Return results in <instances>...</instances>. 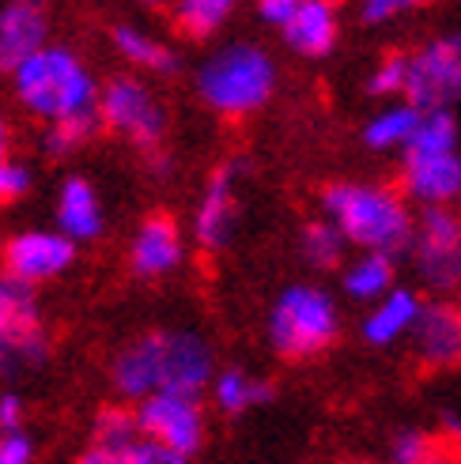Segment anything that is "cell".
<instances>
[{
	"label": "cell",
	"mask_w": 461,
	"mask_h": 464,
	"mask_svg": "<svg viewBox=\"0 0 461 464\" xmlns=\"http://www.w3.org/2000/svg\"><path fill=\"white\" fill-rule=\"evenodd\" d=\"M8 80H12L15 102L45 125L99 110L103 83L83 64V57L76 50H68V45L45 42L42 50H34Z\"/></svg>",
	"instance_id": "obj_2"
},
{
	"label": "cell",
	"mask_w": 461,
	"mask_h": 464,
	"mask_svg": "<svg viewBox=\"0 0 461 464\" xmlns=\"http://www.w3.org/2000/svg\"><path fill=\"white\" fill-rule=\"evenodd\" d=\"M239 0H174V27L186 38H209L235 15Z\"/></svg>",
	"instance_id": "obj_26"
},
{
	"label": "cell",
	"mask_w": 461,
	"mask_h": 464,
	"mask_svg": "<svg viewBox=\"0 0 461 464\" xmlns=\"http://www.w3.org/2000/svg\"><path fill=\"white\" fill-rule=\"evenodd\" d=\"M45 42H50V0L0 5V76H12Z\"/></svg>",
	"instance_id": "obj_13"
},
{
	"label": "cell",
	"mask_w": 461,
	"mask_h": 464,
	"mask_svg": "<svg viewBox=\"0 0 461 464\" xmlns=\"http://www.w3.org/2000/svg\"><path fill=\"white\" fill-rule=\"evenodd\" d=\"M401 189L420 208L431 204H461V155L431 151V155H405Z\"/></svg>",
	"instance_id": "obj_14"
},
{
	"label": "cell",
	"mask_w": 461,
	"mask_h": 464,
	"mask_svg": "<svg viewBox=\"0 0 461 464\" xmlns=\"http://www.w3.org/2000/svg\"><path fill=\"white\" fill-rule=\"evenodd\" d=\"M272 401V385L246 374L239 366H227V370H216L212 378V404L223 411V415H246L253 408H261Z\"/></svg>",
	"instance_id": "obj_23"
},
{
	"label": "cell",
	"mask_w": 461,
	"mask_h": 464,
	"mask_svg": "<svg viewBox=\"0 0 461 464\" xmlns=\"http://www.w3.org/2000/svg\"><path fill=\"white\" fill-rule=\"evenodd\" d=\"M15 321H42L38 295L31 284H23L0 268V329H8Z\"/></svg>",
	"instance_id": "obj_29"
},
{
	"label": "cell",
	"mask_w": 461,
	"mask_h": 464,
	"mask_svg": "<svg viewBox=\"0 0 461 464\" xmlns=\"http://www.w3.org/2000/svg\"><path fill=\"white\" fill-rule=\"evenodd\" d=\"M420 310H424V303L417 291H405V287L386 291L378 303H371V310L363 317V340L375 347H394L397 340L412 336V329H417V321H420Z\"/></svg>",
	"instance_id": "obj_19"
},
{
	"label": "cell",
	"mask_w": 461,
	"mask_h": 464,
	"mask_svg": "<svg viewBox=\"0 0 461 464\" xmlns=\"http://www.w3.org/2000/svg\"><path fill=\"white\" fill-rule=\"evenodd\" d=\"M321 216H329L356 249L405 253L417 235V216L397 189L371 181H337L321 193Z\"/></svg>",
	"instance_id": "obj_3"
},
{
	"label": "cell",
	"mask_w": 461,
	"mask_h": 464,
	"mask_svg": "<svg viewBox=\"0 0 461 464\" xmlns=\"http://www.w3.org/2000/svg\"><path fill=\"white\" fill-rule=\"evenodd\" d=\"M295 5H299V0H258V12H261V19H265V23H272V27H280V23L295 12Z\"/></svg>",
	"instance_id": "obj_35"
},
{
	"label": "cell",
	"mask_w": 461,
	"mask_h": 464,
	"mask_svg": "<svg viewBox=\"0 0 461 464\" xmlns=\"http://www.w3.org/2000/svg\"><path fill=\"white\" fill-rule=\"evenodd\" d=\"M110 45L125 64L136 68V72H152V76H174L178 72V53L148 27L118 23V27L110 31Z\"/></svg>",
	"instance_id": "obj_20"
},
{
	"label": "cell",
	"mask_w": 461,
	"mask_h": 464,
	"mask_svg": "<svg viewBox=\"0 0 461 464\" xmlns=\"http://www.w3.org/2000/svg\"><path fill=\"white\" fill-rule=\"evenodd\" d=\"M144 438L136 408H103L91 423V442L83 450V464H125L132 446Z\"/></svg>",
	"instance_id": "obj_18"
},
{
	"label": "cell",
	"mask_w": 461,
	"mask_h": 464,
	"mask_svg": "<svg viewBox=\"0 0 461 464\" xmlns=\"http://www.w3.org/2000/svg\"><path fill=\"white\" fill-rule=\"evenodd\" d=\"M435 457V442L424 430H401L389 446V460L394 464H427Z\"/></svg>",
	"instance_id": "obj_32"
},
{
	"label": "cell",
	"mask_w": 461,
	"mask_h": 464,
	"mask_svg": "<svg viewBox=\"0 0 461 464\" xmlns=\"http://www.w3.org/2000/svg\"><path fill=\"white\" fill-rule=\"evenodd\" d=\"M394 253H378V249H359V257H352L348 265H340V287L352 303L371 306L386 291H394Z\"/></svg>",
	"instance_id": "obj_22"
},
{
	"label": "cell",
	"mask_w": 461,
	"mask_h": 464,
	"mask_svg": "<svg viewBox=\"0 0 461 464\" xmlns=\"http://www.w3.org/2000/svg\"><path fill=\"white\" fill-rule=\"evenodd\" d=\"M50 359V336L42 321H15L0 329V378L12 382L23 374H34Z\"/></svg>",
	"instance_id": "obj_21"
},
{
	"label": "cell",
	"mask_w": 461,
	"mask_h": 464,
	"mask_svg": "<svg viewBox=\"0 0 461 464\" xmlns=\"http://www.w3.org/2000/svg\"><path fill=\"white\" fill-rule=\"evenodd\" d=\"M405 99L420 110L454 106L461 99V31L435 38L408 53V87Z\"/></svg>",
	"instance_id": "obj_11"
},
{
	"label": "cell",
	"mask_w": 461,
	"mask_h": 464,
	"mask_svg": "<svg viewBox=\"0 0 461 464\" xmlns=\"http://www.w3.org/2000/svg\"><path fill=\"white\" fill-rule=\"evenodd\" d=\"M352 242L344 238V230L329 219H310L303 227V235H299V253H303V261L318 272H329V268H340L344 265V249H348Z\"/></svg>",
	"instance_id": "obj_25"
},
{
	"label": "cell",
	"mask_w": 461,
	"mask_h": 464,
	"mask_svg": "<svg viewBox=\"0 0 461 464\" xmlns=\"http://www.w3.org/2000/svg\"><path fill=\"white\" fill-rule=\"evenodd\" d=\"M34 460V438L27 430H5L0 434V464H31Z\"/></svg>",
	"instance_id": "obj_33"
},
{
	"label": "cell",
	"mask_w": 461,
	"mask_h": 464,
	"mask_svg": "<svg viewBox=\"0 0 461 464\" xmlns=\"http://www.w3.org/2000/svg\"><path fill=\"white\" fill-rule=\"evenodd\" d=\"M408 87V53H389L375 64V72L367 76V91L375 99H397Z\"/></svg>",
	"instance_id": "obj_30"
},
{
	"label": "cell",
	"mask_w": 461,
	"mask_h": 464,
	"mask_svg": "<svg viewBox=\"0 0 461 464\" xmlns=\"http://www.w3.org/2000/svg\"><path fill=\"white\" fill-rule=\"evenodd\" d=\"M457 306H461V291H457Z\"/></svg>",
	"instance_id": "obj_37"
},
{
	"label": "cell",
	"mask_w": 461,
	"mask_h": 464,
	"mask_svg": "<svg viewBox=\"0 0 461 464\" xmlns=\"http://www.w3.org/2000/svg\"><path fill=\"white\" fill-rule=\"evenodd\" d=\"M408 253L427 291H461V216L454 212V204L424 208L417 216V235H412Z\"/></svg>",
	"instance_id": "obj_7"
},
{
	"label": "cell",
	"mask_w": 461,
	"mask_h": 464,
	"mask_svg": "<svg viewBox=\"0 0 461 464\" xmlns=\"http://www.w3.org/2000/svg\"><path fill=\"white\" fill-rule=\"evenodd\" d=\"M420 5H431V0H420Z\"/></svg>",
	"instance_id": "obj_38"
},
{
	"label": "cell",
	"mask_w": 461,
	"mask_h": 464,
	"mask_svg": "<svg viewBox=\"0 0 461 464\" xmlns=\"http://www.w3.org/2000/svg\"><path fill=\"white\" fill-rule=\"evenodd\" d=\"M181 261H186V235L171 216L155 212L132 230L129 268L136 280H167L171 272L181 268Z\"/></svg>",
	"instance_id": "obj_12"
},
{
	"label": "cell",
	"mask_w": 461,
	"mask_h": 464,
	"mask_svg": "<svg viewBox=\"0 0 461 464\" xmlns=\"http://www.w3.org/2000/svg\"><path fill=\"white\" fill-rule=\"evenodd\" d=\"M99 121L106 132L122 136L141 151H159L167 136V110L141 76H113L99 91Z\"/></svg>",
	"instance_id": "obj_6"
},
{
	"label": "cell",
	"mask_w": 461,
	"mask_h": 464,
	"mask_svg": "<svg viewBox=\"0 0 461 464\" xmlns=\"http://www.w3.org/2000/svg\"><path fill=\"white\" fill-rule=\"evenodd\" d=\"M27 423V404L19 392H0V430H19Z\"/></svg>",
	"instance_id": "obj_34"
},
{
	"label": "cell",
	"mask_w": 461,
	"mask_h": 464,
	"mask_svg": "<svg viewBox=\"0 0 461 464\" xmlns=\"http://www.w3.org/2000/svg\"><path fill=\"white\" fill-rule=\"evenodd\" d=\"M288 50L299 57H326L340 38L337 0H299L295 12L280 23Z\"/></svg>",
	"instance_id": "obj_15"
},
{
	"label": "cell",
	"mask_w": 461,
	"mask_h": 464,
	"mask_svg": "<svg viewBox=\"0 0 461 464\" xmlns=\"http://www.w3.org/2000/svg\"><path fill=\"white\" fill-rule=\"evenodd\" d=\"M420 113L424 110L417 102H408V99L378 110L375 118L363 125V144L371 151H405L412 132H417V125H420Z\"/></svg>",
	"instance_id": "obj_24"
},
{
	"label": "cell",
	"mask_w": 461,
	"mask_h": 464,
	"mask_svg": "<svg viewBox=\"0 0 461 464\" xmlns=\"http://www.w3.org/2000/svg\"><path fill=\"white\" fill-rule=\"evenodd\" d=\"M141 5H152V8H171L174 0H141Z\"/></svg>",
	"instance_id": "obj_36"
},
{
	"label": "cell",
	"mask_w": 461,
	"mask_h": 464,
	"mask_svg": "<svg viewBox=\"0 0 461 464\" xmlns=\"http://www.w3.org/2000/svg\"><path fill=\"white\" fill-rule=\"evenodd\" d=\"M8 151H12V136H8V121L0 118V204H12L19 197H27L31 189V170L12 162Z\"/></svg>",
	"instance_id": "obj_31"
},
{
	"label": "cell",
	"mask_w": 461,
	"mask_h": 464,
	"mask_svg": "<svg viewBox=\"0 0 461 464\" xmlns=\"http://www.w3.org/2000/svg\"><path fill=\"white\" fill-rule=\"evenodd\" d=\"M246 174L242 159H227L212 170V178L204 181V193L193 208L190 235L204 253H220L227 242L235 238L239 227V178Z\"/></svg>",
	"instance_id": "obj_9"
},
{
	"label": "cell",
	"mask_w": 461,
	"mask_h": 464,
	"mask_svg": "<svg viewBox=\"0 0 461 464\" xmlns=\"http://www.w3.org/2000/svg\"><path fill=\"white\" fill-rule=\"evenodd\" d=\"M54 219L68 238H76L80 246L103 238L106 230V212H103V197L87 178H64L61 193H57V208Z\"/></svg>",
	"instance_id": "obj_17"
},
{
	"label": "cell",
	"mask_w": 461,
	"mask_h": 464,
	"mask_svg": "<svg viewBox=\"0 0 461 464\" xmlns=\"http://www.w3.org/2000/svg\"><path fill=\"white\" fill-rule=\"evenodd\" d=\"M136 420L148 438L186 460L197 457L204 450V438H209L201 397H186V392H152V397L136 401Z\"/></svg>",
	"instance_id": "obj_8"
},
{
	"label": "cell",
	"mask_w": 461,
	"mask_h": 464,
	"mask_svg": "<svg viewBox=\"0 0 461 464\" xmlns=\"http://www.w3.org/2000/svg\"><path fill=\"white\" fill-rule=\"evenodd\" d=\"M340 314L333 298L314 284L280 291L269 314V343L280 359H314L337 340Z\"/></svg>",
	"instance_id": "obj_5"
},
{
	"label": "cell",
	"mask_w": 461,
	"mask_h": 464,
	"mask_svg": "<svg viewBox=\"0 0 461 464\" xmlns=\"http://www.w3.org/2000/svg\"><path fill=\"white\" fill-rule=\"evenodd\" d=\"M0 434H5V430H0Z\"/></svg>",
	"instance_id": "obj_39"
},
{
	"label": "cell",
	"mask_w": 461,
	"mask_h": 464,
	"mask_svg": "<svg viewBox=\"0 0 461 464\" xmlns=\"http://www.w3.org/2000/svg\"><path fill=\"white\" fill-rule=\"evenodd\" d=\"M412 347H417L420 362L446 370L461 362V306L435 298L420 310V321L412 329Z\"/></svg>",
	"instance_id": "obj_16"
},
{
	"label": "cell",
	"mask_w": 461,
	"mask_h": 464,
	"mask_svg": "<svg viewBox=\"0 0 461 464\" xmlns=\"http://www.w3.org/2000/svg\"><path fill=\"white\" fill-rule=\"evenodd\" d=\"M103 129L99 110L95 113H76V118H61L42 129V151L50 159H68L76 155L83 144H91V136Z\"/></svg>",
	"instance_id": "obj_27"
},
{
	"label": "cell",
	"mask_w": 461,
	"mask_h": 464,
	"mask_svg": "<svg viewBox=\"0 0 461 464\" xmlns=\"http://www.w3.org/2000/svg\"><path fill=\"white\" fill-rule=\"evenodd\" d=\"M280 72L253 42H227L197 64V99L220 118H250L272 102Z\"/></svg>",
	"instance_id": "obj_4"
},
{
	"label": "cell",
	"mask_w": 461,
	"mask_h": 464,
	"mask_svg": "<svg viewBox=\"0 0 461 464\" xmlns=\"http://www.w3.org/2000/svg\"><path fill=\"white\" fill-rule=\"evenodd\" d=\"M216 378L212 343L193 329H152L129 340L110 362V385L122 401H144L152 392L204 397Z\"/></svg>",
	"instance_id": "obj_1"
},
{
	"label": "cell",
	"mask_w": 461,
	"mask_h": 464,
	"mask_svg": "<svg viewBox=\"0 0 461 464\" xmlns=\"http://www.w3.org/2000/svg\"><path fill=\"white\" fill-rule=\"evenodd\" d=\"M457 148V118L450 106H431L420 113V125L412 132L405 155H431V151H454Z\"/></svg>",
	"instance_id": "obj_28"
},
{
	"label": "cell",
	"mask_w": 461,
	"mask_h": 464,
	"mask_svg": "<svg viewBox=\"0 0 461 464\" xmlns=\"http://www.w3.org/2000/svg\"><path fill=\"white\" fill-rule=\"evenodd\" d=\"M76 249H80V242L68 238L61 227L23 230V235H12L5 242V249H0V268L23 284L42 287L76 265Z\"/></svg>",
	"instance_id": "obj_10"
}]
</instances>
